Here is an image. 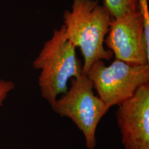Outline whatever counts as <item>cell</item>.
Instances as JSON below:
<instances>
[{
    "label": "cell",
    "instance_id": "6da1fadb",
    "mask_svg": "<svg viewBox=\"0 0 149 149\" xmlns=\"http://www.w3.org/2000/svg\"><path fill=\"white\" fill-rule=\"evenodd\" d=\"M112 19L107 7L99 0H73L71 9L64 11L65 37L81 51L84 74L95 61L113 57V53L104 47Z\"/></svg>",
    "mask_w": 149,
    "mask_h": 149
},
{
    "label": "cell",
    "instance_id": "7a4b0ae2",
    "mask_svg": "<svg viewBox=\"0 0 149 149\" xmlns=\"http://www.w3.org/2000/svg\"><path fill=\"white\" fill-rule=\"evenodd\" d=\"M33 67L40 70L41 96L51 107L68 90L69 80L83 74V64L78 59L76 48L65 37L64 25L54 30L51 38L44 43L33 61Z\"/></svg>",
    "mask_w": 149,
    "mask_h": 149
},
{
    "label": "cell",
    "instance_id": "3957f363",
    "mask_svg": "<svg viewBox=\"0 0 149 149\" xmlns=\"http://www.w3.org/2000/svg\"><path fill=\"white\" fill-rule=\"evenodd\" d=\"M51 108L57 115L70 119L75 124L83 134L87 148H95L97 128L110 109L95 95L87 75L82 74L72 79L70 88Z\"/></svg>",
    "mask_w": 149,
    "mask_h": 149
},
{
    "label": "cell",
    "instance_id": "277c9868",
    "mask_svg": "<svg viewBox=\"0 0 149 149\" xmlns=\"http://www.w3.org/2000/svg\"><path fill=\"white\" fill-rule=\"evenodd\" d=\"M86 75L99 97L111 109L132 97L139 87L149 83V64L133 65L115 59L107 66L103 60H99Z\"/></svg>",
    "mask_w": 149,
    "mask_h": 149
},
{
    "label": "cell",
    "instance_id": "5b68a950",
    "mask_svg": "<svg viewBox=\"0 0 149 149\" xmlns=\"http://www.w3.org/2000/svg\"><path fill=\"white\" fill-rule=\"evenodd\" d=\"M115 59L133 65L149 62V49L144 35L143 15L139 10L112 19L104 40Z\"/></svg>",
    "mask_w": 149,
    "mask_h": 149
},
{
    "label": "cell",
    "instance_id": "8992f818",
    "mask_svg": "<svg viewBox=\"0 0 149 149\" xmlns=\"http://www.w3.org/2000/svg\"><path fill=\"white\" fill-rule=\"evenodd\" d=\"M117 107V123L124 149H149V83Z\"/></svg>",
    "mask_w": 149,
    "mask_h": 149
},
{
    "label": "cell",
    "instance_id": "52a82bcc",
    "mask_svg": "<svg viewBox=\"0 0 149 149\" xmlns=\"http://www.w3.org/2000/svg\"><path fill=\"white\" fill-rule=\"evenodd\" d=\"M104 4L113 18L139 9L138 0H104Z\"/></svg>",
    "mask_w": 149,
    "mask_h": 149
},
{
    "label": "cell",
    "instance_id": "ba28073f",
    "mask_svg": "<svg viewBox=\"0 0 149 149\" xmlns=\"http://www.w3.org/2000/svg\"><path fill=\"white\" fill-rule=\"evenodd\" d=\"M15 85L12 81L0 79V108L2 107L8 94L14 90Z\"/></svg>",
    "mask_w": 149,
    "mask_h": 149
},
{
    "label": "cell",
    "instance_id": "9c48e42d",
    "mask_svg": "<svg viewBox=\"0 0 149 149\" xmlns=\"http://www.w3.org/2000/svg\"><path fill=\"white\" fill-rule=\"evenodd\" d=\"M139 9L142 8L143 7L148 6V0H138Z\"/></svg>",
    "mask_w": 149,
    "mask_h": 149
}]
</instances>
